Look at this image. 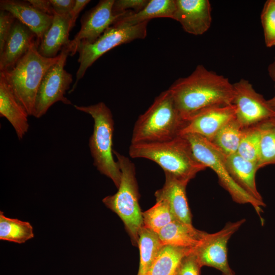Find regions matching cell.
Returning a JSON list of instances; mask_svg holds the SVG:
<instances>
[{"mask_svg":"<svg viewBox=\"0 0 275 275\" xmlns=\"http://www.w3.org/2000/svg\"><path fill=\"white\" fill-rule=\"evenodd\" d=\"M169 90L185 122L206 109L232 104L234 97L229 79L202 65L189 76L177 79Z\"/></svg>","mask_w":275,"mask_h":275,"instance_id":"cell-1","label":"cell"},{"mask_svg":"<svg viewBox=\"0 0 275 275\" xmlns=\"http://www.w3.org/2000/svg\"><path fill=\"white\" fill-rule=\"evenodd\" d=\"M132 158H144L158 164L175 177L189 181L206 167L195 157L189 141L183 135L163 142L131 144Z\"/></svg>","mask_w":275,"mask_h":275,"instance_id":"cell-2","label":"cell"},{"mask_svg":"<svg viewBox=\"0 0 275 275\" xmlns=\"http://www.w3.org/2000/svg\"><path fill=\"white\" fill-rule=\"evenodd\" d=\"M186 122L182 119L168 89L157 96L137 119L131 144L163 142L179 135Z\"/></svg>","mask_w":275,"mask_h":275,"instance_id":"cell-3","label":"cell"},{"mask_svg":"<svg viewBox=\"0 0 275 275\" xmlns=\"http://www.w3.org/2000/svg\"><path fill=\"white\" fill-rule=\"evenodd\" d=\"M39 45L36 39L14 67L0 71L29 116L33 115L37 92L42 78L60 58V54L52 58L42 56L39 52Z\"/></svg>","mask_w":275,"mask_h":275,"instance_id":"cell-4","label":"cell"},{"mask_svg":"<svg viewBox=\"0 0 275 275\" xmlns=\"http://www.w3.org/2000/svg\"><path fill=\"white\" fill-rule=\"evenodd\" d=\"M80 111L89 114L94 120L93 133L89 147L94 165L99 172L109 178L118 188L121 171L113 157L114 121L110 109L102 102L89 106L74 105Z\"/></svg>","mask_w":275,"mask_h":275,"instance_id":"cell-5","label":"cell"},{"mask_svg":"<svg viewBox=\"0 0 275 275\" xmlns=\"http://www.w3.org/2000/svg\"><path fill=\"white\" fill-rule=\"evenodd\" d=\"M121 171L120 184L114 195L105 197L104 205L123 221L133 244L138 243L143 218L139 204V192L135 167L127 157L114 150Z\"/></svg>","mask_w":275,"mask_h":275,"instance_id":"cell-6","label":"cell"},{"mask_svg":"<svg viewBox=\"0 0 275 275\" xmlns=\"http://www.w3.org/2000/svg\"><path fill=\"white\" fill-rule=\"evenodd\" d=\"M183 136L189 141L196 158L216 174L220 184L229 193L233 200L239 204H250L263 224L261 214L265 203L251 197L234 182L226 166V155L212 142L201 135L187 134Z\"/></svg>","mask_w":275,"mask_h":275,"instance_id":"cell-7","label":"cell"},{"mask_svg":"<svg viewBox=\"0 0 275 275\" xmlns=\"http://www.w3.org/2000/svg\"><path fill=\"white\" fill-rule=\"evenodd\" d=\"M148 22L129 26L115 23L94 42H80L76 49V52L79 54V65L76 73L75 82L71 91L75 89L87 70L103 54L120 45L135 39H144L147 35Z\"/></svg>","mask_w":275,"mask_h":275,"instance_id":"cell-8","label":"cell"},{"mask_svg":"<svg viewBox=\"0 0 275 275\" xmlns=\"http://www.w3.org/2000/svg\"><path fill=\"white\" fill-rule=\"evenodd\" d=\"M69 44L62 49L59 60L48 70L42 78L37 92L33 115L37 118L45 115L56 102L61 101L65 104H72L65 96L72 82V74L64 68L67 58L71 53Z\"/></svg>","mask_w":275,"mask_h":275,"instance_id":"cell-9","label":"cell"},{"mask_svg":"<svg viewBox=\"0 0 275 275\" xmlns=\"http://www.w3.org/2000/svg\"><path fill=\"white\" fill-rule=\"evenodd\" d=\"M233 86L235 117L243 127L275 118V108L255 90L249 80L241 79Z\"/></svg>","mask_w":275,"mask_h":275,"instance_id":"cell-10","label":"cell"},{"mask_svg":"<svg viewBox=\"0 0 275 275\" xmlns=\"http://www.w3.org/2000/svg\"><path fill=\"white\" fill-rule=\"evenodd\" d=\"M244 221V219H242L228 223L220 231L212 234L207 233L193 251L201 267H213L219 270L222 275H235L228 263L227 244L232 235Z\"/></svg>","mask_w":275,"mask_h":275,"instance_id":"cell-11","label":"cell"},{"mask_svg":"<svg viewBox=\"0 0 275 275\" xmlns=\"http://www.w3.org/2000/svg\"><path fill=\"white\" fill-rule=\"evenodd\" d=\"M114 1H100L82 16L81 28L69 44L70 56L76 53L77 47L80 42H94L121 18L134 12L130 10L118 15L115 14L113 11Z\"/></svg>","mask_w":275,"mask_h":275,"instance_id":"cell-12","label":"cell"},{"mask_svg":"<svg viewBox=\"0 0 275 275\" xmlns=\"http://www.w3.org/2000/svg\"><path fill=\"white\" fill-rule=\"evenodd\" d=\"M234 104L206 109L186 122L179 135L196 134L212 142L222 127L235 117Z\"/></svg>","mask_w":275,"mask_h":275,"instance_id":"cell-13","label":"cell"},{"mask_svg":"<svg viewBox=\"0 0 275 275\" xmlns=\"http://www.w3.org/2000/svg\"><path fill=\"white\" fill-rule=\"evenodd\" d=\"M173 19L178 21L186 32L201 35L210 28L211 6L208 0H175Z\"/></svg>","mask_w":275,"mask_h":275,"instance_id":"cell-14","label":"cell"},{"mask_svg":"<svg viewBox=\"0 0 275 275\" xmlns=\"http://www.w3.org/2000/svg\"><path fill=\"white\" fill-rule=\"evenodd\" d=\"M36 39V35L29 28L15 19L0 53V71L14 67L26 54Z\"/></svg>","mask_w":275,"mask_h":275,"instance_id":"cell-15","label":"cell"},{"mask_svg":"<svg viewBox=\"0 0 275 275\" xmlns=\"http://www.w3.org/2000/svg\"><path fill=\"white\" fill-rule=\"evenodd\" d=\"M0 8L29 28L36 35L39 44L53 18V16L37 10L27 1L2 0Z\"/></svg>","mask_w":275,"mask_h":275,"instance_id":"cell-16","label":"cell"},{"mask_svg":"<svg viewBox=\"0 0 275 275\" xmlns=\"http://www.w3.org/2000/svg\"><path fill=\"white\" fill-rule=\"evenodd\" d=\"M165 176L163 186L155 193L156 199L165 200L176 219L191 225V214L186 194L189 182L169 174H165Z\"/></svg>","mask_w":275,"mask_h":275,"instance_id":"cell-17","label":"cell"},{"mask_svg":"<svg viewBox=\"0 0 275 275\" xmlns=\"http://www.w3.org/2000/svg\"><path fill=\"white\" fill-rule=\"evenodd\" d=\"M0 115L1 117H5L11 123L18 138L22 139L29 128V115L1 72Z\"/></svg>","mask_w":275,"mask_h":275,"instance_id":"cell-18","label":"cell"},{"mask_svg":"<svg viewBox=\"0 0 275 275\" xmlns=\"http://www.w3.org/2000/svg\"><path fill=\"white\" fill-rule=\"evenodd\" d=\"M72 29L69 14L60 15L54 14L51 25L40 42L39 52L48 58L58 56V52L70 43L71 40L69 36Z\"/></svg>","mask_w":275,"mask_h":275,"instance_id":"cell-19","label":"cell"},{"mask_svg":"<svg viewBox=\"0 0 275 275\" xmlns=\"http://www.w3.org/2000/svg\"><path fill=\"white\" fill-rule=\"evenodd\" d=\"M226 163L234 182L251 197L264 203L256 184V173L259 170L257 164L244 159L237 153L226 155Z\"/></svg>","mask_w":275,"mask_h":275,"instance_id":"cell-20","label":"cell"},{"mask_svg":"<svg viewBox=\"0 0 275 275\" xmlns=\"http://www.w3.org/2000/svg\"><path fill=\"white\" fill-rule=\"evenodd\" d=\"M207 232L196 229L193 225L174 220L157 234L163 245L195 248L198 246Z\"/></svg>","mask_w":275,"mask_h":275,"instance_id":"cell-21","label":"cell"},{"mask_svg":"<svg viewBox=\"0 0 275 275\" xmlns=\"http://www.w3.org/2000/svg\"><path fill=\"white\" fill-rule=\"evenodd\" d=\"M175 11V0H150L142 10L122 17L115 23L129 26L149 21L153 18L173 19Z\"/></svg>","mask_w":275,"mask_h":275,"instance_id":"cell-22","label":"cell"},{"mask_svg":"<svg viewBox=\"0 0 275 275\" xmlns=\"http://www.w3.org/2000/svg\"><path fill=\"white\" fill-rule=\"evenodd\" d=\"M194 249L164 245L146 275H175L182 260Z\"/></svg>","mask_w":275,"mask_h":275,"instance_id":"cell-23","label":"cell"},{"mask_svg":"<svg viewBox=\"0 0 275 275\" xmlns=\"http://www.w3.org/2000/svg\"><path fill=\"white\" fill-rule=\"evenodd\" d=\"M137 244L140 254L139 269L137 275H146L153 261L164 245L156 232L144 226L139 232Z\"/></svg>","mask_w":275,"mask_h":275,"instance_id":"cell-24","label":"cell"},{"mask_svg":"<svg viewBox=\"0 0 275 275\" xmlns=\"http://www.w3.org/2000/svg\"><path fill=\"white\" fill-rule=\"evenodd\" d=\"M243 128L234 117L222 127L211 142L226 156L236 153Z\"/></svg>","mask_w":275,"mask_h":275,"instance_id":"cell-25","label":"cell"},{"mask_svg":"<svg viewBox=\"0 0 275 275\" xmlns=\"http://www.w3.org/2000/svg\"><path fill=\"white\" fill-rule=\"evenodd\" d=\"M34 236L33 228L30 223L6 217L1 211V240L22 243Z\"/></svg>","mask_w":275,"mask_h":275,"instance_id":"cell-26","label":"cell"},{"mask_svg":"<svg viewBox=\"0 0 275 275\" xmlns=\"http://www.w3.org/2000/svg\"><path fill=\"white\" fill-rule=\"evenodd\" d=\"M261 139L258 168L275 164V118L259 123Z\"/></svg>","mask_w":275,"mask_h":275,"instance_id":"cell-27","label":"cell"},{"mask_svg":"<svg viewBox=\"0 0 275 275\" xmlns=\"http://www.w3.org/2000/svg\"><path fill=\"white\" fill-rule=\"evenodd\" d=\"M142 215L143 226L156 233L162 228L176 219L168 202L163 199L156 200L155 204L148 210L143 212Z\"/></svg>","mask_w":275,"mask_h":275,"instance_id":"cell-28","label":"cell"},{"mask_svg":"<svg viewBox=\"0 0 275 275\" xmlns=\"http://www.w3.org/2000/svg\"><path fill=\"white\" fill-rule=\"evenodd\" d=\"M259 123L243 128L237 152L244 159L257 165L261 139Z\"/></svg>","mask_w":275,"mask_h":275,"instance_id":"cell-29","label":"cell"},{"mask_svg":"<svg viewBox=\"0 0 275 275\" xmlns=\"http://www.w3.org/2000/svg\"><path fill=\"white\" fill-rule=\"evenodd\" d=\"M264 41L267 47L275 46V1L267 0L261 14Z\"/></svg>","mask_w":275,"mask_h":275,"instance_id":"cell-30","label":"cell"},{"mask_svg":"<svg viewBox=\"0 0 275 275\" xmlns=\"http://www.w3.org/2000/svg\"><path fill=\"white\" fill-rule=\"evenodd\" d=\"M193 251L183 258L175 275H200L202 267Z\"/></svg>","mask_w":275,"mask_h":275,"instance_id":"cell-31","label":"cell"},{"mask_svg":"<svg viewBox=\"0 0 275 275\" xmlns=\"http://www.w3.org/2000/svg\"><path fill=\"white\" fill-rule=\"evenodd\" d=\"M148 2V0H116L113 4V11L116 15L130 10L136 13L142 10Z\"/></svg>","mask_w":275,"mask_h":275,"instance_id":"cell-32","label":"cell"},{"mask_svg":"<svg viewBox=\"0 0 275 275\" xmlns=\"http://www.w3.org/2000/svg\"><path fill=\"white\" fill-rule=\"evenodd\" d=\"M15 17L10 12L0 11V53L2 52L5 44L12 26L15 21Z\"/></svg>","mask_w":275,"mask_h":275,"instance_id":"cell-33","label":"cell"},{"mask_svg":"<svg viewBox=\"0 0 275 275\" xmlns=\"http://www.w3.org/2000/svg\"><path fill=\"white\" fill-rule=\"evenodd\" d=\"M54 14L68 15L71 12L75 0H49Z\"/></svg>","mask_w":275,"mask_h":275,"instance_id":"cell-34","label":"cell"},{"mask_svg":"<svg viewBox=\"0 0 275 275\" xmlns=\"http://www.w3.org/2000/svg\"><path fill=\"white\" fill-rule=\"evenodd\" d=\"M35 8L45 14L52 15L54 12L49 0H27Z\"/></svg>","mask_w":275,"mask_h":275,"instance_id":"cell-35","label":"cell"},{"mask_svg":"<svg viewBox=\"0 0 275 275\" xmlns=\"http://www.w3.org/2000/svg\"><path fill=\"white\" fill-rule=\"evenodd\" d=\"M90 2L89 0H75L74 5L69 14L72 28L75 24L76 20L80 12Z\"/></svg>","mask_w":275,"mask_h":275,"instance_id":"cell-36","label":"cell"},{"mask_svg":"<svg viewBox=\"0 0 275 275\" xmlns=\"http://www.w3.org/2000/svg\"><path fill=\"white\" fill-rule=\"evenodd\" d=\"M267 70L269 76L274 82L275 87V57L273 62L269 65Z\"/></svg>","mask_w":275,"mask_h":275,"instance_id":"cell-37","label":"cell"},{"mask_svg":"<svg viewBox=\"0 0 275 275\" xmlns=\"http://www.w3.org/2000/svg\"><path fill=\"white\" fill-rule=\"evenodd\" d=\"M267 101L271 106L275 108V95L272 98L267 100Z\"/></svg>","mask_w":275,"mask_h":275,"instance_id":"cell-38","label":"cell"},{"mask_svg":"<svg viewBox=\"0 0 275 275\" xmlns=\"http://www.w3.org/2000/svg\"><path fill=\"white\" fill-rule=\"evenodd\" d=\"M274 1H275V0H274Z\"/></svg>","mask_w":275,"mask_h":275,"instance_id":"cell-39","label":"cell"}]
</instances>
